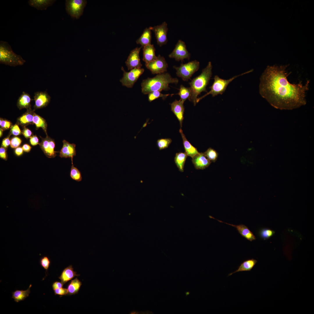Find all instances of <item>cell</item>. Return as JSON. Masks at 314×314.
Returning <instances> with one entry per match:
<instances>
[{"label": "cell", "mask_w": 314, "mask_h": 314, "mask_svg": "<svg viewBox=\"0 0 314 314\" xmlns=\"http://www.w3.org/2000/svg\"><path fill=\"white\" fill-rule=\"evenodd\" d=\"M3 129L2 128H1L0 129V137H1L2 136V133H3Z\"/></svg>", "instance_id": "obj_49"}, {"label": "cell", "mask_w": 314, "mask_h": 314, "mask_svg": "<svg viewBox=\"0 0 314 314\" xmlns=\"http://www.w3.org/2000/svg\"><path fill=\"white\" fill-rule=\"evenodd\" d=\"M39 262L41 267L46 270V274L51 263L50 259L48 256H45L40 258Z\"/></svg>", "instance_id": "obj_37"}, {"label": "cell", "mask_w": 314, "mask_h": 314, "mask_svg": "<svg viewBox=\"0 0 314 314\" xmlns=\"http://www.w3.org/2000/svg\"><path fill=\"white\" fill-rule=\"evenodd\" d=\"M142 60L145 63L154 60L157 57L155 54V49L151 44L144 46L143 48Z\"/></svg>", "instance_id": "obj_21"}, {"label": "cell", "mask_w": 314, "mask_h": 314, "mask_svg": "<svg viewBox=\"0 0 314 314\" xmlns=\"http://www.w3.org/2000/svg\"><path fill=\"white\" fill-rule=\"evenodd\" d=\"M151 28L155 33L157 44L161 47L166 44L168 42L167 35L168 31L167 23L164 22L160 24L151 27Z\"/></svg>", "instance_id": "obj_11"}, {"label": "cell", "mask_w": 314, "mask_h": 314, "mask_svg": "<svg viewBox=\"0 0 314 314\" xmlns=\"http://www.w3.org/2000/svg\"><path fill=\"white\" fill-rule=\"evenodd\" d=\"M81 285V282L77 278L72 280L67 286V295H72L77 293Z\"/></svg>", "instance_id": "obj_29"}, {"label": "cell", "mask_w": 314, "mask_h": 314, "mask_svg": "<svg viewBox=\"0 0 314 314\" xmlns=\"http://www.w3.org/2000/svg\"><path fill=\"white\" fill-rule=\"evenodd\" d=\"M87 2L85 0H66V11L72 17L78 19L83 15Z\"/></svg>", "instance_id": "obj_7"}, {"label": "cell", "mask_w": 314, "mask_h": 314, "mask_svg": "<svg viewBox=\"0 0 314 314\" xmlns=\"http://www.w3.org/2000/svg\"><path fill=\"white\" fill-rule=\"evenodd\" d=\"M21 142L22 140L19 138L15 137L12 138L10 140V146L13 148L17 147L20 145Z\"/></svg>", "instance_id": "obj_38"}, {"label": "cell", "mask_w": 314, "mask_h": 314, "mask_svg": "<svg viewBox=\"0 0 314 314\" xmlns=\"http://www.w3.org/2000/svg\"><path fill=\"white\" fill-rule=\"evenodd\" d=\"M257 262L256 260L253 258L245 260L241 263L236 270L228 274V276H231L233 274L238 272L251 271Z\"/></svg>", "instance_id": "obj_22"}, {"label": "cell", "mask_w": 314, "mask_h": 314, "mask_svg": "<svg viewBox=\"0 0 314 314\" xmlns=\"http://www.w3.org/2000/svg\"><path fill=\"white\" fill-rule=\"evenodd\" d=\"M0 157L1 158L4 159L6 160L7 159L6 150L5 148L2 147L0 148Z\"/></svg>", "instance_id": "obj_45"}, {"label": "cell", "mask_w": 314, "mask_h": 314, "mask_svg": "<svg viewBox=\"0 0 314 314\" xmlns=\"http://www.w3.org/2000/svg\"><path fill=\"white\" fill-rule=\"evenodd\" d=\"M184 102L183 101L180 99L179 100H175L170 104L171 110L179 121L181 127L182 126L183 121L184 119L183 115L184 112Z\"/></svg>", "instance_id": "obj_15"}, {"label": "cell", "mask_w": 314, "mask_h": 314, "mask_svg": "<svg viewBox=\"0 0 314 314\" xmlns=\"http://www.w3.org/2000/svg\"><path fill=\"white\" fill-rule=\"evenodd\" d=\"M31 100V99L29 94L23 92L17 100V106L19 109L23 108L28 109L30 108Z\"/></svg>", "instance_id": "obj_26"}, {"label": "cell", "mask_w": 314, "mask_h": 314, "mask_svg": "<svg viewBox=\"0 0 314 314\" xmlns=\"http://www.w3.org/2000/svg\"><path fill=\"white\" fill-rule=\"evenodd\" d=\"M33 121V123L35 124L36 128H42L47 136V124L45 119L34 113Z\"/></svg>", "instance_id": "obj_30"}, {"label": "cell", "mask_w": 314, "mask_h": 314, "mask_svg": "<svg viewBox=\"0 0 314 314\" xmlns=\"http://www.w3.org/2000/svg\"><path fill=\"white\" fill-rule=\"evenodd\" d=\"M204 154L207 159L211 162H215L218 157L217 152L211 148H208Z\"/></svg>", "instance_id": "obj_34"}, {"label": "cell", "mask_w": 314, "mask_h": 314, "mask_svg": "<svg viewBox=\"0 0 314 314\" xmlns=\"http://www.w3.org/2000/svg\"><path fill=\"white\" fill-rule=\"evenodd\" d=\"M146 67L152 73L160 74L167 71L168 65L165 59L159 55L154 60L148 63H145Z\"/></svg>", "instance_id": "obj_9"}, {"label": "cell", "mask_w": 314, "mask_h": 314, "mask_svg": "<svg viewBox=\"0 0 314 314\" xmlns=\"http://www.w3.org/2000/svg\"><path fill=\"white\" fill-rule=\"evenodd\" d=\"M31 286L32 285L30 284L28 288L26 290H16L12 292V298L17 302L24 300L28 296L31 292L30 289Z\"/></svg>", "instance_id": "obj_28"}, {"label": "cell", "mask_w": 314, "mask_h": 314, "mask_svg": "<svg viewBox=\"0 0 314 314\" xmlns=\"http://www.w3.org/2000/svg\"><path fill=\"white\" fill-rule=\"evenodd\" d=\"M288 65L268 66L260 78L259 93L275 108L292 110L306 104V93L310 81L304 85L301 81L290 83L286 72Z\"/></svg>", "instance_id": "obj_1"}, {"label": "cell", "mask_w": 314, "mask_h": 314, "mask_svg": "<svg viewBox=\"0 0 314 314\" xmlns=\"http://www.w3.org/2000/svg\"><path fill=\"white\" fill-rule=\"evenodd\" d=\"M78 275L76 272L74 271L72 265H70L63 270L58 278L65 284L74 277Z\"/></svg>", "instance_id": "obj_23"}, {"label": "cell", "mask_w": 314, "mask_h": 314, "mask_svg": "<svg viewBox=\"0 0 314 314\" xmlns=\"http://www.w3.org/2000/svg\"><path fill=\"white\" fill-rule=\"evenodd\" d=\"M141 47H136L131 51L125 62L128 70L134 68H141L142 65L140 61L139 53Z\"/></svg>", "instance_id": "obj_12"}, {"label": "cell", "mask_w": 314, "mask_h": 314, "mask_svg": "<svg viewBox=\"0 0 314 314\" xmlns=\"http://www.w3.org/2000/svg\"><path fill=\"white\" fill-rule=\"evenodd\" d=\"M122 70L123 72V78L120 81L123 86L127 88H131L137 81L138 78L143 73L144 69L143 68H134L129 72H127L122 67Z\"/></svg>", "instance_id": "obj_8"}, {"label": "cell", "mask_w": 314, "mask_h": 314, "mask_svg": "<svg viewBox=\"0 0 314 314\" xmlns=\"http://www.w3.org/2000/svg\"><path fill=\"white\" fill-rule=\"evenodd\" d=\"M178 94L180 96L181 99L184 102L189 98L191 95V91L189 88H186L181 85Z\"/></svg>", "instance_id": "obj_31"}, {"label": "cell", "mask_w": 314, "mask_h": 314, "mask_svg": "<svg viewBox=\"0 0 314 314\" xmlns=\"http://www.w3.org/2000/svg\"><path fill=\"white\" fill-rule=\"evenodd\" d=\"M41 149L45 155L49 158H53L56 155L54 151L55 143L54 140L49 137L43 138L39 144Z\"/></svg>", "instance_id": "obj_13"}, {"label": "cell", "mask_w": 314, "mask_h": 314, "mask_svg": "<svg viewBox=\"0 0 314 314\" xmlns=\"http://www.w3.org/2000/svg\"><path fill=\"white\" fill-rule=\"evenodd\" d=\"M178 82L177 78H172L168 73L158 74L154 77L143 80L141 83L142 92L147 94L154 91L168 90L170 89L169 86L170 84H177Z\"/></svg>", "instance_id": "obj_2"}, {"label": "cell", "mask_w": 314, "mask_h": 314, "mask_svg": "<svg viewBox=\"0 0 314 314\" xmlns=\"http://www.w3.org/2000/svg\"><path fill=\"white\" fill-rule=\"evenodd\" d=\"M22 148L25 151L28 152L30 151L31 147L29 145L25 144L23 145Z\"/></svg>", "instance_id": "obj_48"}, {"label": "cell", "mask_w": 314, "mask_h": 314, "mask_svg": "<svg viewBox=\"0 0 314 314\" xmlns=\"http://www.w3.org/2000/svg\"><path fill=\"white\" fill-rule=\"evenodd\" d=\"M34 113V110H32L31 108L27 109L26 112L18 118V123L24 127L30 124H33Z\"/></svg>", "instance_id": "obj_25"}, {"label": "cell", "mask_w": 314, "mask_h": 314, "mask_svg": "<svg viewBox=\"0 0 314 314\" xmlns=\"http://www.w3.org/2000/svg\"><path fill=\"white\" fill-rule=\"evenodd\" d=\"M258 233L260 237L265 240L272 236L274 234L275 232L269 229L263 228L259 231Z\"/></svg>", "instance_id": "obj_36"}, {"label": "cell", "mask_w": 314, "mask_h": 314, "mask_svg": "<svg viewBox=\"0 0 314 314\" xmlns=\"http://www.w3.org/2000/svg\"><path fill=\"white\" fill-rule=\"evenodd\" d=\"M10 141L9 137L4 139L2 142L1 146L5 148H7L10 144Z\"/></svg>", "instance_id": "obj_46"}, {"label": "cell", "mask_w": 314, "mask_h": 314, "mask_svg": "<svg viewBox=\"0 0 314 314\" xmlns=\"http://www.w3.org/2000/svg\"><path fill=\"white\" fill-rule=\"evenodd\" d=\"M173 94H163L161 93L160 91H154L150 92L148 94V100L149 102H151L159 97H161L163 100H165L168 96L169 95L172 96Z\"/></svg>", "instance_id": "obj_32"}, {"label": "cell", "mask_w": 314, "mask_h": 314, "mask_svg": "<svg viewBox=\"0 0 314 314\" xmlns=\"http://www.w3.org/2000/svg\"><path fill=\"white\" fill-rule=\"evenodd\" d=\"M10 132L12 134L16 136L19 135L21 133L18 126L16 124L11 126Z\"/></svg>", "instance_id": "obj_41"}, {"label": "cell", "mask_w": 314, "mask_h": 314, "mask_svg": "<svg viewBox=\"0 0 314 314\" xmlns=\"http://www.w3.org/2000/svg\"><path fill=\"white\" fill-rule=\"evenodd\" d=\"M212 68L211 63L209 62L206 67L202 69L201 74L189 83L191 95L188 99L194 106L197 103L198 96L202 92H207L206 88L212 76Z\"/></svg>", "instance_id": "obj_3"}, {"label": "cell", "mask_w": 314, "mask_h": 314, "mask_svg": "<svg viewBox=\"0 0 314 314\" xmlns=\"http://www.w3.org/2000/svg\"><path fill=\"white\" fill-rule=\"evenodd\" d=\"M179 131L182 138L185 153L188 156L191 157L192 158H193L194 156L199 154V152L198 151L197 149L192 146L188 140L181 128L180 129Z\"/></svg>", "instance_id": "obj_19"}, {"label": "cell", "mask_w": 314, "mask_h": 314, "mask_svg": "<svg viewBox=\"0 0 314 314\" xmlns=\"http://www.w3.org/2000/svg\"><path fill=\"white\" fill-rule=\"evenodd\" d=\"M185 294L186 296L187 297L188 295H189L190 292L187 291L186 292H185Z\"/></svg>", "instance_id": "obj_50"}, {"label": "cell", "mask_w": 314, "mask_h": 314, "mask_svg": "<svg viewBox=\"0 0 314 314\" xmlns=\"http://www.w3.org/2000/svg\"><path fill=\"white\" fill-rule=\"evenodd\" d=\"M23 150L22 148L21 147H18L15 149V153L18 156H20L22 154Z\"/></svg>", "instance_id": "obj_47"}, {"label": "cell", "mask_w": 314, "mask_h": 314, "mask_svg": "<svg viewBox=\"0 0 314 314\" xmlns=\"http://www.w3.org/2000/svg\"><path fill=\"white\" fill-rule=\"evenodd\" d=\"M11 124V123L10 121L0 118V125L3 129H8Z\"/></svg>", "instance_id": "obj_40"}, {"label": "cell", "mask_w": 314, "mask_h": 314, "mask_svg": "<svg viewBox=\"0 0 314 314\" xmlns=\"http://www.w3.org/2000/svg\"><path fill=\"white\" fill-rule=\"evenodd\" d=\"M64 284L61 281H56L53 283L52 288L53 290L56 288H63Z\"/></svg>", "instance_id": "obj_44"}, {"label": "cell", "mask_w": 314, "mask_h": 314, "mask_svg": "<svg viewBox=\"0 0 314 314\" xmlns=\"http://www.w3.org/2000/svg\"><path fill=\"white\" fill-rule=\"evenodd\" d=\"M192 162L197 170H204L208 167L211 163L202 153H199L192 158Z\"/></svg>", "instance_id": "obj_17"}, {"label": "cell", "mask_w": 314, "mask_h": 314, "mask_svg": "<svg viewBox=\"0 0 314 314\" xmlns=\"http://www.w3.org/2000/svg\"><path fill=\"white\" fill-rule=\"evenodd\" d=\"M188 155L185 152H179L175 155L174 160L175 164L180 171L183 172L185 164Z\"/></svg>", "instance_id": "obj_27"}, {"label": "cell", "mask_w": 314, "mask_h": 314, "mask_svg": "<svg viewBox=\"0 0 314 314\" xmlns=\"http://www.w3.org/2000/svg\"><path fill=\"white\" fill-rule=\"evenodd\" d=\"M30 141L31 144L32 145H35L39 144L38 139L36 135L31 136L30 138Z\"/></svg>", "instance_id": "obj_43"}, {"label": "cell", "mask_w": 314, "mask_h": 314, "mask_svg": "<svg viewBox=\"0 0 314 314\" xmlns=\"http://www.w3.org/2000/svg\"><path fill=\"white\" fill-rule=\"evenodd\" d=\"M172 142V140L169 138H161L157 140L156 144L160 150L168 148Z\"/></svg>", "instance_id": "obj_35"}, {"label": "cell", "mask_w": 314, "mask_h": 314, "mask_svg": "<svg viewBox=\"0 0 314 314\" xmlns=\"http://www.w3.org/2000/svg\"><path fill=\"white\" fill-rule=\"evenodd\" d=\"M34 109L40 108L46 106L49 103L50 97L46 92L39 91L35 93L34 96Z\"/></svg>", "instance_id": "obj_14"}, {"label": "cell", "mask_w": 314, "mask_h": 314, "mask_svg": "<svg viewBox=\"0 0 314 314\" xmlns=\"http://www.w3.org/2000/svg\"><path fill=\"white\" fill-rule=\"evenodd\" d=\"M22 133L26 138H30L32 135L31 131L29 129L24 127L22 131Z\"/></svg>", "instance_id": "obj_42"}, {"label": "cell", "mask_w": 314, "mask_h": 314, "mask_svg": "<svg viewBox=\"0 0 314 314\" xmlns=\"http://www.w3.org/2000/svg\"><path fill=\"white\" fill-rule=\"evenodd\" d=\"M55 295H58L60 296L66 295L68 294L67 289L63 288H58L53 290Z\"/></svg>", "instance_id": "obj_39"}, {"label": "cell", "mask_w": 314, "mask_h": 314, "mask_svg": "<svg viewBox=\"0 0 314 314\" xmlns=\"http://www.w3.org/2000/svg\"><path fill=\"white\" fill-rule=\"evenodd\" d=\"M151 30V27L146 28L140 37L136 40V43L140 44L141 47H143L151 44L152 38Z\"/></svg>", "instance_id": "obj_24"}, {"label": "cell", "mask_w": 314, "mask_h": 314, "mask_svg": "<svg viewBox=\"0 0 314 314\" xmlns=\"http://www.w3.org/2000/svg\"><path fill=\"white\" fill-rule=\"evenodd\" d=\"M63 147L60 152V156L61 158H71L72 159L76 155V145L70 143L65 140L63 141Z\"/></svg>", "instance_id": "obj_16"}, {"label": "cell", "mask_w": 314, "mask_h": 314, "mask_svg": "<svg viewBox=\"0 0 314 314\" xmlns=\"http://www.w3.org/2000/svg\"><path fill=\"white\" fill-rule=\"evenodd\" d=\"M176 71L177 76L184 81H187L199 69V63L196 60L185 64L182 63L179 67L174 66Z\"/></svg>", "instance_id": "obj_6"}, {"label": "cell", "mask_w": 314, "mask_h": 314, "mask_svg": "<svg viewBox=\"0 0 314 314\" xmlns=\"http://www.w3.org/2000/svg\"><path fill=\"white\" fill-rule=\"evenodd\" d=\"M190 56L185 42L181 40L178 41L173 51L169 55V58H174L177 61H182L185 59L189 60Z\"/></svg>", "instance_id": "obj_10"}, {"label": "cell", "mask_w": 314, "mask_h": 314, "mask_svg": "<svg viewBox=\"0 0 314 314\" xmlns=\"http://www.w3.org/2000/svg\"><path fill=\"white\" fill-rule=\"evenodd\" d=\"M72 160L73 159H72V165L70 172V176L73 180L78 182L82 180L81 173L79 170L74 166Z\"/></svg>", "instance_id": "obj_33"}, {"label": "cell", "mask_w": 314, "mask_h": 314, "mask_svg": "<svg viewBox=\"0 0 314 314\" xmlns=\"http://www.w3.org/2000/svg\"><path fill=\"white\" fill-rule=\"evenodd\" d=\"M215 219L220 222L235 227L242 236L250 241H252L253 240H256V237L253 233L244 224H240L235 225L224 222L217 219Z\"/></svg>", "instance_id": "obj_18"}, {"label": "cell", "mask_w": 314, "mask_h": 314, "mask_svg": "<svg viewBox=\"0 0 314 314\" xmlns=\"http://www.w3.org/2000/svg\"><path fill=\"white\" fill-rule=\"evenodd\" d=\"M253 70L251 69L239 75L235 76L227 80L221 78L217 75L215 76L213 78L214 80V82L212 85L209 88L210 89V90L203 96L198 98L197 103L209 94H211L213 97L218 94H222L226 90L228 85L234 79L239 76L251 72H252Z\"/></svg>", "instance_id": "obj_5"}, {"label": "cell", "mask_w": 314, "mask_h": 314, "mask_svg": "<svg viewBox=\"0 0 314 314\" xmlns=\"http://www.w3.org/2000/svg\"><path fill=\"white\" fill-rule=\"evenodd\" d=\"M26 62L22 57L15 53L10 45L6 41H0V63L10 66L23 65Z\"/></svg>", "instance_id": "obj_4"}, {"label": "cell", "mask_w": 314, "mask_h": 314, "mask_svg": "<svg viewBox=\"0 0 314 314\" xmlns=\"http://www.w3.org/2000/svg\"><path fill=\"white\" fill-rule=\"evenodd\" d=\"M55 0H29V5L39 10H45L51 6L56 1Z\"/></svg>", "instance_id": "obj_20"}]
</instances>
